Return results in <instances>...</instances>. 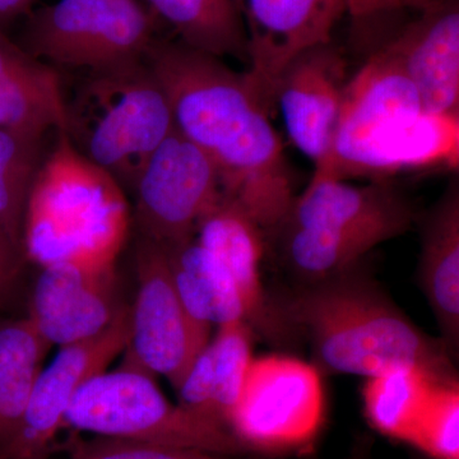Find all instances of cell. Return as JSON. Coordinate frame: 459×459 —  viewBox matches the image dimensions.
Listing matches in <instances>:
<instances>
[{"mask_svg": "<svg viewBox=\"0 0 459 459\" xmlns=\"http://www.w3.org/2000/svg\"><path fill=\"white\" fill-rule=\"evenodd\" d=\"M431 459H459L458 379L435 385L409 443Z\"/></svg>", "mask_w": 459, "mask_h": 459, "instance_id": "cell-28", "label": "cell"}, {"mask_svg": "<svg viewBox=\"0 0 459 459\" xmlns=\"http://www.w3.org/2000/svg\"><path fill=\"white\" fill-rule=\"evenodd\" d=\"M347 459H371L369 446H365V443L360 440V443L353 448L351 455Z\"/></svg>", "mask_w": 459, "mask_h": 459, "instance_id": "cell-33", "label": "cell"}, {"mask_svg": "<svg viewBox=\"0 0 459 459\" xmlns=\"http://www.w3.org/2000/svg\"><path fill=\"white\" fill-rule=\"evenodd\" d=\"M440 380L449 379L412 365L392 368L367 377L362 388L365 419L377 433L409 443L413 428Z\"/></svg>", "mask_w": 459, "mask_h": 459, "instance_id": "cell-24", "label": "cell"}, {"mask_svg": "<svg viewBox=\"0 0 459 459\" xmlns=\"http://www.w3.org/2000/svg\"><path fill=\"white\" fill-rule=\"evenodd\" d=\"M36 0H0V31L17 18L27 16Z\"/></svg>", "mask_w": 459, "mask_h": 459, "instance_id": "cell-32", "label": "cell"}, {"mask_svg": "<svg viewBox=\"0 0 459 459\" xmlns=\"http://www.w3.org/2000/svg\"><path fill=\"white\" fill-rule=\"evenodd\" d=\"M65 425L95 437L197 449L223 457L246 453L228 428L172 403L155 377L124 365L102 371L78 391Z\"/></svg>", "mask_w": 459, "mask_h": 459, "instance_id": "cell-5", "label": "cell"}, {"mask_svg": "<svg viewBox=\"0 0 459 459\" xmlns=\"http://www.w3.org/2000/svg\"><path fill=\"white\" fill-rule=\"evenodd\" d=\"M62 129L81 155L133 192L175 124L164 90L143 59L86 72L65 99Z\"/></svg>", "mask_w": 459, "mask_h": 459, "instance_id": "cell-4", "label": "cell"}, {"mask_svg": "<svg viewBox=\"0 0 459 459\" xmlns=\"http://www.w3.org/2000/svg\"><path fill=\"white\" fill-rule=\"evenodd\" d=\"M165 250L175 289L193 318L210 327L238 320L247 323L237 283L195 237Z\"/></svg>", "mask_w": 459, "mask_h": 459, "instance_id": "cell-21", "label": "cell"}, {"mask_svg": "<svg viewBox=\"0 0 459 459\" xmlns=\"http://www.w3.org/2000/svg\"><path fill=\"white\" fill-rule=\"evenodd\" d=\"M253 328L244 320L220 325L211 338L213 380V412L217 421L228 427L230 415L241 394L253 361Z\"/></svg>", "mask_w": 459, "mask_h": 459, "instance_id": "cell-27", "label": "cell"}, {"mask_svg": "<svg viewBox=\"0 0 459 459\" xmlns=\"http://www.w3.org/2000/svg\"><path fill=\"white\" fill-rule=\"evenodd\" d=\"M115 268L95 270L63 262L41 268L30 301L29 318L51 346L96 336L113 322Z\"/></svg>", "mask_w": 459, "mask_h": 459, "instance_id": "cell-16", "label": "cell"}, {"mask_svg": "<svg viewBox=\"0 0 459 459\" xmlns=\"http://www.w3.org/2000/svg\"><path fill=\"white\" fill-rule=\"evenodd\" d=\"M138 290L129 307L124 367L161 376L177 391L211 341L210 325L193 318L172 281L165 247L142 238L135 253Z\"/></svg>", "mask_w": 459, "mask_h": 459, "instance_id": "cell-8", "label": "cell"}, {"mask_svg": "<svg viewBox=\"0 0 459 459\" xmlns=\"http://www.w3.org/2000/svg\"><path fill=\"white\" fill-rule=\"evenodd\" d=\"M178 40L211 56L247 63L246 27L235 0H144Z\"/></svg>", "mask_w": 459, "mask_h": 459, "instance_id": "cell-22", "label": "cell"}, {"mask_svg": "<svg viewBox=\"0 0 459 459\" xmlns=\"http://www.w3.org/2000/svg\"><path fill=\"white\" fill-rule=\"evenodd\" d=\"M157 20L141 0H57L27 14L17 44L53 66L100 71L143 60Z\"/></svg>", "mask_w": 459, "mask_h": 459, "instance_id": "cell-6", "label": "cell"}, {"mask_svg": "<svg viewBox=\"0 0 459 459\" xmlns=\"http://www.w3.org/2000/svg\"><path fill=\"white\" fill-rule=\"evenodd\" d=\"M419 459H431V458H428V457H425V455H422V457L419 458Z\"/></svg>", "mask_w": 459, "mask_h": 459, "instance_id": "cell-34", "label": "cell"}, {"mask_svg": "<svg viewBox=\"0 0 459 459\" xmlns=\"http://www.w3.org/2000/svg\"><path fill=\"white\" fill-rule=\"evenodd\" d=\"M458 161L459 117L421 111L380 124L358 137L334 141L316 165L313 178L388 180L398 172L457 170Z\"/></svg>", "mask_w": 459, "mask_h": 459, "instance_id": "cell-10", "label": "cell"}, {"mask_svg": "<svg viewBox=\"0 0 459 459\" xmlns=\"http://www.w3.org/2000/svg\"><path fill=\"white\" fill-rule=\"evenodd\" d=\"M65 95L53 65L0 31V129L42 140L63 126Z\"/></svg>", "mask_w": 459, "mask_h": 459, "instance_id": "cell-19", "label": "cell"}, {"mask_svg": "<svg viewBox=\"0 0 459 459\" xmlns=\"http://www.w3.org/2000/svg\"><path fill=\"white\" fill-rule=\"evenodd\" d=\"M133 192L142 238L164 247L195 237L202 217L223 197L212 160L177 129L148 159Z\"/></svg>", "mask_w": 459, "mask_h": 459, "instance_id": "cell-9", "label": "cell"}, {"mask_svg": "<svg viewBox=\"0 0 459 459\" xmlns=\"http://www.w3.org/2000/svg\"><path fill=\"white\" fill-rule=\"evenodd\" d=\"M415 221V207L388 180L351 186L346 180L312 178L283 223L360 235L382 244L406 234Z\"/></svg>", "mask_w": 459, "mask_h": 459, "instance_id": "cell-15", "label": "cell"}, {"mask_svg": "<svg viewBox=\"0 0 459 459\" xmlns=\"http://www.w3.org/2000/svg\"><path fill=\"white\" fill-rule=\"evenodd\" d=\"M287 337L309 340L320 371L370 377L395 367L457 379L440 338L422 332L360 264L268 296Z\"/></svg>", "mask_w": 459, "mask_h": 459, "instance_id": "cell-2", "label": "cell"}, {"mask_svg": "<svg viewBox=\"0 0 459 459\" xmlns=\"http://www.w3.org/2000/svg\"><path fill=\"white\" fill-rule=\"evenodd\" d=\"M246 27L250 82L268 108L277 82L299 54L332 41L346 0H235Z\"/></svg>", "mask_w": 459, "mask_h": 459, "instance_id": "cell-12", "label": "cell"}, {"mask_svg": "<svg viewBox=\"0 0 459 459\" xmlns=\"http://www.w3.org/2000/svg\"><path fill=\"white\" fill-rule=\"evenodd\" d=\"M27 199L23 255L40 267L72 262L115 268L131 214L117 180L81 155L62 128Z\"/></svg>", "mask_w": 459, "mask_h": 459, "instance_id": "cell-3", "label": "cell"}, {"mask_svg": "<svg viewBox=\"0 0 459 459\" xmlns=\"http://www.w3.org/2000/svg\"><path fill=\"white\" fill-rule=\"evenodd\" d=\"M346 83V60L332 41L299 54L277 82L287 135L316 165L333 143Z\"/></svg>", "mask_w": 459, "mask_h": 459, "instance_id": "cell-14", "label": "cell"}, {"mask_svg": "<svg viewBox=\"0 0 459 459\" xmlns=\"http://www.w3.org/2000/svg\"><path fill=\"white\" fill-rule=\"evenodd\" d=\"M22 261L23 255L0 228V300L13 285Z\"/></svg>", "mask_w": 459, "mask_h": 459, "instance_id": "cell-31", "label": "cell"}, {"mask_svg": "<svg viewBox=\"0 0 459 459\" xmlns=\"http://www.w3.org/2000/svg\"><path fill=\"white\" fill-rule=\"evenodd\" d=\"M129 307H122L113 322L96 336L60 347L33 386L16 435L0 449V459H41L65 427L72 401L93 377L107 371L129 341Z\"/></svg>", "mask_w": 459, "mask_h": 459, "instance_id": "cell-11", "label": "cell"}, {"mask_svg": "<svg viewBox=\"0 0 459 459\" xmlns=\"http://www.w3.org/2000/svg\"><path fill=\"white\" fill-rule=\"evenodd\" d=\"M41 142L0 129V228L22 255L27 199L40 168Z\"/></svg>", "mask_w": 459, "mask_h": 459, "instance_id": "cell-26", "label": "cell"}, {"mask_svg": "<svg viewBox=\"0 0 459 459\" xmlns=\"http://www.w3.org/2000/svg\"><path fill=\"white\" fill-rule=\"evenodd\" d=\"M346 5L356 39L376 49L380 38L386 36V26L409 9V0H346Z\"/></svg>", "mask_w": 459, "mask_h": 459, "instance_id": "cell-30", "label": "cell"}, {"mask_svg": "<svg viewBox=\"0 0 459 459\" xmlns=\"http://www.w3.org/2000/svg\"><path fill=\"white\" fill-rule=\"evenodd\" d=\"M71 459H229L197 449L175 448L156 444L95 437L78 443L72 449Z\"/></svg>", "mask_w": 459, "mask_h": 459, "instance_id": "cell-29", "label": "cell"}, {"mask_svg": "<svg viewBox=\"0 0 459 459\" xmlns=\"http://www.w3.org/2000/svg\"><path fill=\"white\" fill-rule=\"evenodd\" d=\"M409 9L415 16L377 47L400 63L424 111L459 117V0H410Z\"/></svg>", "mask_w": 459, "mask_h": 459, "instance_id": "cell-13", "label": "cell"}, {"mask_svg": "<svg viewBox=\"0 0 459 459\" xmlns=\"http://www.w3.org/2000/svg\"><path fill=\"white\" fill-rule=\"evenodd\" d=\"M325 418L322 371L294 356L253 359L228 427L246 452L285 455L316 439Z\"/></svg>", "mask_w": 459, "mask_h": 459, "instance_id": "cell-7", "label": "cell"}, {"mask_svg": "<svg viewBox=\"0 0 459 459\" xmlns=\"http://www.w3.org/2000/svg\"><path fill=\"white\" fill-rule=\"evenodd\" d=\"M195 238L237 283L247 307V325L271 340L286 341L262 283L263 230L238 204L222 197L202 217Z\"/></svg>", "mask_w": 459, "mask_h": 459, "instance_id": "cell-17", "label": "cell"}, {"mask_svg": "<svg viewBox=\"0 0 459 459\" xmlns=\"http://www.w3.org/2000/svg\"><path fill=\"white\" fill-rule=\"evenodd\" d=\"M51 347L29 318L0 325V449L16 435Z\"/></svg>", "mask_w": 459, "mask_h": 459, "instance_id": "cell-23", "label": "cell"}, {"mask_svg": "<svg viewBox=\"0 0 459 459\" xmlns=\"http://www.w3.org/2000/svg\"><path fill=\"white\" fill-rule=\"evenodd\" d=\"M281 255L300 282L328 279L360 264L364 256L379 246L360 235L281 225Z\"/></svg>", "mask_w": 459, "mask_h": 459, "instance_id": "cell-25", "label": "cell"}, {"mask_svg": "<svg viewBox=\"0 0 459 459\" xmlns=\"http://www.w3.org/2000/svg\"><path fill=\"white\" fill-rule=\"evenodd\" d=\"M421 111L415 84L394 56L377 47L344 87L333 142L358 137L380 124Z\"/></svg>", "mask_w": 459, "mask_h": 459, "instance_id": "cell-20", "label": "cell"}, {"mask_svg": "<svg viewBox=\"0 0 459 459\" xmlns=\"http://www.w3.org/2000/svg\"><path fill=\"white\" fill-rule=\"evenodd\" d=\"M418 280L440 340L453 360L459 350V183L451 180L421 225Z\"/></svg>", "mask_w": 459, "mask_h": 459, "instance_id": "cell-18", "label": "cell"}, {"mask_svg": "<svg viewBox=\"0 0 459 459\" xmlns=\"http://www.w3.org/2000/svg\"><path fill=\"white\" fill-rule=\"evenodd\" d=\"M144 63L164 90L175 129L212 160L223 197L263 231H276L294 204V180L270 108L247 74L159 35Z\"/></svg>", "mask_w": 459, "mask_h": 459, "instance_id": "cell-1", "label": "cell"}]
</instances>
